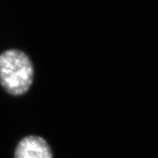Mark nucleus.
<instances>
[{
	"mask_svg": "<svg viewBox=\"0 0 158 158\" xmlns=\"http://www.w3.org/2000/svg\"><path fill=\"white\" fill-rule=\"evenodd\" d=\"M34 80V65L29 56L19 49L0 54V85L11 96H22Z\"/></svg>",
	"mask_w": 158,
	"mask_h": 158,
	"instance_id": "1",
	"label": "nucleus"
},
{
	"mask_svg": "<svg viewBox=\"0 0 158 158\" xmlns=\"http://www.w3.org/2000/svg\"><path fill=\"white\" fill-rule=\"evenodd\" d=\"M14 158H53L50 146L40 136L24 137L18 143Z\"/></svg>",
	"mask_w": 158,
	"mask_h": 158,
	"instance_id": "2",
	"label": "nucleus"
}]
</instances>
